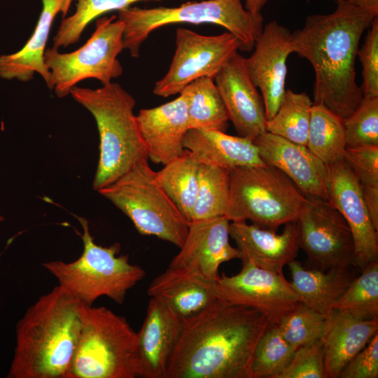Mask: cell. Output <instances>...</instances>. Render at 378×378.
I'll return each instance as SVG.
<instances>
[{"instance_id": "34", "label": "cell", "mask_w": 378, "mask_h": 378, "mask_svg": "<svg viewBox=\"0 0 378 378\" xmlns=\"http://www.w3.org/2000/svg\"><path fill=\"white\" fill-rule=\"evenodd\" d=\"M295 351L283 337L278 325L270 324L253 351V378H277L290 362Z\"/></svg>"}, {"instance_id": "25", "label": "cell", "mask_w": 378, "mask_h": 378, "mask_svg": "<svg viewBox=\"0 0 378 378\" xmlns=\"http://www.w3.org/2000/svg\"><path fill=\"white\" fill-rule=\"evenodd\" d=\"M42 10L32 35L18 52L0 56V77L27 82L38 73L49 89L51 74L44 62V53L52 24L61 13L64 0H41Z\"/></svg>"}, {"instance_id": "45", "label": "cell", "mask_w": 378, "mask_h": 378, "mask_svg": "<svg viewBox=\"0 0 378 378\" xmlns=\"http://www.w3.org/2000/svg\"><path fill=\"white\" fill-rule=\"evenodd\" d=\"M182 1H186V0H182Z\"/></svg>"}, {"instance_id": "39", "label": "cell", "mask_w": 378, "mask_h": 378, "mask_svg": "<svg viewBox=\"0 0 378 378\" xmlns=\"http://www.w3.org/2000/svg\"><path fill=\"white\" fill-rule=\"evenodd\" d=\"M357 57L361 62L363 98L378 97V18H374L368 29L364 43Z\"/></svg>"}, {"instance_id": "18", "label": "cell", "mask_w": 378, "mask_h": 378, "mask_svg": "<svg viewBox=\"0 0 378 378\" xmlns=\"http://www.w3.org/2000/svg\"><path fill=\"white\" fill-rule=\"evenodd\" d=\"M230 223L225 216L190 222L186 239L169 267L192 270L216 282L222 263L242 258L238 248L230 242Z\"/></svg>"}, {"instance_id": "33", "label": "cell", "mask_w": 378, "mask_h": 378, "mask_svg": "<svg viewBox=\"0 0 378 378\" xmlns=\"http://www.w3.org/2000/svg\"><path fill=\"white\" fill-rule=\"evenodd\" d=\"M142 1L163 0H77L74 13L62 20L53 38V47L59 49L76 43L92 20L108 12L120 10Z\"/></svg>"}, {"instance_id": "1", "label": "cell", "mask_w": 378, "mask_h": 378, "mask_svg": "<svg viewBox=\"0 0 378 378\" xmlns=\"http://www.w3.org/2000/svg\"><path fill=\"white\" fill-rule=\"evenodd\" d=\"M270 324L252 308L217 299L183 320L166 378H253V351Z\"/></svg>"}, {"instance_id": "6", "label": "cell", "mask_w": 378, "mask_h": 378, "mask_svg": "<svg viewBox=\"0 0 378 378\" xmlns=\"http://www.w3.org/2000/svg\"><path fill=\"white\" fill-rule=\"evenodd\" d=\"M137 333L105 307L82 302L81 328L69 378L141 377Z\"/></svg>"}, {"instance_id": "28", "label": "cell", "mask_w": 378, "mask_h": 378, "mask_svg": "<svg viewBox=\"0 0 378 378\" xmlns=\"http://www.w3.org/2000/svg\"><path fill=\"white\" fill-rule=\"evenodd\" d=\"M200 166L197 159L185 149L156 172L160 186L190 223L197 192Z\"/></svg>"}, {"instance_id": "30", "label": "cell", "mask_w": 378, "mask_h": 378, "mask_svg": "<svg viewBox=\"0 0 378 378\" xmlns=\"http://www.w3.org/2000/svg\"><path fill=\"white\" fill-rule=\"evenodd\" d=\"M313 104L307 93L286 90L277 111L266 121V131L306 146Z\"/></svg>"}, {"instance_id": "15", "label": "cell", "mask_w": 378, "mask_h": 378, "mask_svg": "<svg viewBox=\"0 0 378 378\" xmlns=\"http://www.w3.org/2000/svg\"><path fill=\"white\" fill-rule=\"evenodd\" d=\"M245 63L249 76L260 91L266 121L271 119L286 92V61L293 52L291 32L273 20L266 24Z\"/></svg>"}, {"instance_id": "26", "label": "cell", "mask_w": 378, "mask_h": 378, "mask_svg": "<svg viewBox=\"0 0 378 378\" xmlns=\"http://www.w3.org/2000/svg\"><path fill=\"white\" fill-rule=\"evenodd\" d=\"M288 265L291 286L301 302L326 318L354 279L349 267L321 270L304 267L295 259Z\"/></svg>"}, {"instance_id": "44", "label": "cell", "mask_w": 378, "mask_h": 378, "mask_svg": "<svg viewBox=\"0 0 378 378\" xmlns=\"http://www.w3.org/2000/svg\"><path fill=\"white\" fill-rule=\"evenodd\" d=\"M4 217L0 214V225L4 222Z\"/></svg>"}, {"instance_id": "11", "label": "cell", "mask_w": 378, "mask_h": 378, "mask_svg": "<svg viewBox=\"0 0 378 378\" xmlns=\"http://www.w3.org/2000/svg\"><path fill=\"white\" fill-rule=\"evenodd\" d=\"M176 49L166 74L154 85L153 93L168 97L179 94L191 82L203 77L214 79L241 44L232 34L206 36L188 29L176 31Z\"/></svg>"}, {"instance_id": "35", "label": "cell", "mask_w": 378, "mask_h": 378, "mask_svg": "<svg viewBox=\"0 0 378 378\" xmlns=\"http://www.w3.org/2000/svg\"><path fill=\"white\" fill-rule=\"evenodd\" d=\"M344 160L358 181L372 222L378 230V146L346 148Z\"/></svg>"}, {"instance_id": "3", "label": "cell", "mask_w": 378, "mask_h": 378, "mask_svg": "<svg viewBox=\"0 0 378 378\" xmlns=\"http://www.w3.org/2000/svg\"><path fill=\"white\" fill-rule=\"evenodd\" d=\"M82 302L60 286L41 296L16 326L8 378H69Z\"/></svg>"}, {"instance_id": "4", "label": "cell", "mask_w": 378, "mask_h": 378, "mask_svg": "<svg viewBox=\"0 0 378 378\" xmlns=\"http://www.w3.org/2000/svg\"><path fill=\"white\" fill-rule=\"evenodd\" d=\"M70 94L94 117L99 136V156L92 188L111 184L138 161L148 158L136 115L134 98L118 83L97 89L74 86Z\"/></svg>"}, {"instance_id": "20", "label": "cell", "mask_w": 378, "mask_h": 378, "mask_svg": "<svg viewBox=\"0 0 378 378\" xmlns=\"http://www.w3.org/2000/svg\"><path fill=\"white\" fill-rule=\"evenodd\" d=\"M183 326V320L167 304L150 298L146 316L137 333L141 377L166 378Z\"/></svg>"}, {"instance_id": "41", "label": "cell", "mask_w": 378, "mask_h": 378, "mask_svg": "<svg viewBox=\"0 0 378 378\" xmlns=\"http://www.w3.org/2000/svg\"><path fill=\"white\" fill-rule=\"evenodd\" d=\"M375 18L378 15V0H346Z\"/></svg>"}, {"instance_id": "43", "label": "cell", "mask_w": 378, "mask_h": 378, "mask_svg": "<svg viewBox=\"0 0 378 378\" xmlns=\"http://www.w3.org/2000/svg\"><path fill=\"white\" fill-rule=\"evenodd\" d=\"M73 0H64V4L62 6V8L61 10V13L62 14L63 18L67 14L68 10L69 9V7L71 4V2Z\"/></svg>"}, {"instance_id": "7", "label": "cell", "mask_w": 378, "mask_h": 378, "mask_svg": "<svg viewBox=\"0 0 378 378\" xmlns=\"http://www.w3.org/2000/svg\"><path fill=\"white\" fill-rule=\"evenodd\" d=\"M82 229L80 256L73 262L49 261L43 266L58 281L59 286L87 305L107 297L122 304L129 290L146 276L145 270L130 262L127 255H118L120 246H102L95 243L88 220L76 216Z\"/></svg>"}, {"instance_id": "32", "label": "cell", "mask_w": 378, "mask_h": 378, "mask_svg": "<svg viewBox=\"0 0 378 378\" xmlns=\"http://www.w3.org/2000/svg\"><path fill=\"white\" fill-rule=\"evenodd\" d=\"M333 306L361 319L378 318V261L367 265Z\"/></svg>"}, {"instance_id": "12", "label": "cell", "mask_w": 378, "mask_h": 378, "mask_svg": "<svg viewBox=\"0 0 378 378\" xmlns=\"http://www.w3.org/2000/svg\"><path fill=\"white\" fill-rule=\"evenodd\" d=\"M296 223L300 248L307 255V267L326 270L353 266L351 232L328 200L306 195Z\"/></svg>"}, {"instance_id": "8", "label": "cell", "mask_w": 378, "mask_h": 378, "mask_svg": "<svg viewBox=\"0 0 378 378\" xmlns=\"http://www.w3.org/2000/svg\"><path fill=\"white\" fill-rule=\"evenodd\" d=\"M295 184L275 167H241L229 170L225 216L231 222L252 224L276 231L296 221L305 201Z\"/></svg>"}, {"instance_id": "5", "label": "cell", "mask_w": 378, "mask_h": 378, "mask_svg": "<svg viewBox=\"0 0 378 378\" xmlns=\"http://www.w3.org/2000/svg\"><path fill=\"white\" fill-rule=\"evenodd\" d=\"M124 24L123 46L134 57L154 30L176 23L214 24L225 28L240 41L241 50L251 51L263 29L261 13L253 14L241 0L188 1L177 7L143 8L129 6L118 10Z\"/></svg>"}, {"instance_id": "14", "label": "cell", "mask_w": 378, "mask_h": 378, "mask_svg": "<svg viewBox=\"0 0 378 378\" xmlns=\"http://www.w3.org/2000/svg\"><path fill=\"white\" fill-rule=\"evenodd\" d=\"M329 202L342 214L352 234L353 266L360 270L378 261V230L372 222L358 181L343 159L330 166Z\"/></svg>"}, {"instance_id": "19", "label": "cell", "mask_w": 378, "mask_h": 378, "mask_svg": "<svg viewBox=\"0 0 378 378\" xmlns=\"http://www.w3.org/2000/svg\"><path fill=\"white\" fill-rule=\"evenodd\" d=\"M136 119L148 158L153 163L164 165L184 152L183 142L189 127L187 100L183 92L172 101L141 109Z\"/></svg>"}, {"instance_id": "23", "label": "cell", "mask_w": 378, "mask_h": 378, "mask_svg": "<svg viewBox=\"0 0 378 378\" xmlns=\"http://www.w3.org/2000/svg\"><path fill=\"white\" fill-rule=\"evenodd\" d=\"M377 332L378 318L361 319L332 309L321 338L327 378H339L344 368Z\"/></svg>"}, {"instance_id": "40", "label": "cell", "mask_w": 378, "mask_h": 378, "mask_svg": "<svg viewBox=\"0 0 378 378\" xmlns=\"http://www.w3.org/2000/svg\"><path fill=\"white\" fill-rule=\"evenodd\" d=\"M340 378L378 377V332L344 368Z\"/></svg>"}, {"instance_id": "24", "label": "cell", "mask_w": 378, "mask_h": 378, "mask_svg": "<svg viewBox=\"0 0 378 378\" xmlns=\"http://www.w3.org/2000/svg\"><path fill=\"white\" fill-rule=\"evenodd\" d=\"M183 145L200 163L227 170L266 165L253 140L219 130L190 129L183 139Z\"/></svg>"}, {"instance_id": "22", "label": "cell", "mask_w": 378, "mask_h": 378, "mask_svg": "<svg viewBox=\"0 0 378 378\" xmlns=\"http://www.w3.org/2000/svg\"><path fill=\"white\" fill-rule=\"evenodd\" d=\"M147 293L183 320L205 309L217 299L216 282L186 268L169 267L149 285Z\"/></svg>"}, {"instance_id": "13", "label": "cell", "mask_w": 378, "mask_h": 378, "mask_svg": "<svg viewBox=\"0 0 378 378\" xmlns=\"http://www.w3.org/2000/svg\"><path fill=\"white\" fill-rule=\"evenodd\" d=\"M241 260L239 273L219 276L216 281L218 299L252 308L270 324H278L301 302L298 295L282 272L259 267L248 259Z\"/></svg>"}, {"instance_id": "37", "label": "cell", "mask_w": 378, "mask_h": 378, "mask_svg": "<svg viewBox=\"0 0 378 378\" xmlns=\"http://www.w3.org/2000/svg\"><path fill=\"white\" fill-rule=\"evenodd\" d=\"M344 124L346 148L378 146V97L363 98Z\"/></svg>"}, {"instance_id": "42", "label": "cell", "mask_w": 378, "mask_h": 378, "mask_svg": "<svg viewBox=\"0 0 378 378\" xmlns=\"http://www.w3.org/2000/svg\"><path fill=\"white\" fill-rule=\"evenodd\" d=\"M268 1L270 0H244V8L253 14H258ZM334 1L337 2L342 0Z\"/></svg>"}, {"instance_id": "9", "label": "cell", "mask_w": 378, "mask_h": 378, "mask_svg": "<svg viewBox=\"0 0 378 378\" xmlns=\"http://www.w3.org/2000/svg\"><path fill=\"white\" fill-rule=\"evenodd\" d=\"M97 192L125 214L140 234L178 248L183 245L190 222L160 186L148 159L140 160Z\"/></svg>"}, {"instance_id": "17", "label": "cell", "mask_w": 378, "mask_h": 378, "mask_svg": "<svg viewBox=\"0 0 378 378\" xmlns=\"http://www.w3.org/2000/svg\"><path fill=\"white\" fill-rule=\"evenodd\" d=\"M214 80L239 136L253 140L265 132L263 99L249 76L245 57L235 52Z\"/></svg>"}, {"instance_id": "21", "label": "cell", "mask_w": 378, "mask_h": 378, "mask_svg": "<svg viewBox=\"0 0 378 378\" xmlns=\"http://www.w3.org/2000/svg\"><path fill=\"white\" fill-rule=\"evenodd\" d=\"M229 232L241 253V260L248 259L259 267L276 272H282L300 249L296 221L285 224L281 234L246 221L231 222Z\"/></svg>"}, {"instance_id": "2", "label": "cell", "mask_w": 378, "mask_h": 378, "mask_svg": "<svg viewBox=\"0 0 378 378\" xmlns=\"http://www.w3.org/2000/svg\"><path fill=\"white\" fill-rule=\"evenodd\" d=\"M374 18L342 0L331 13L309 15L304 27L291 33L293 52L308 60L314 71L313 103L343 119L363 98L355 62L361 36Z\"/></svg>"}, {"instance_id": "27", "label": "cell", "mask_w": 378, "mask_h": 378, "mask_svg": "<svg viewBox=\"0 0 378 378\" xmlns=\"http://www.w3.org/2000/svg\"><path fill=\"white\" fill-rule=\"evenodd\" d=\"M181 92L186 97L189 130L226 132L229 119L213 78H198Z\"/></svg>"}, {"instance_id": "36", "label": "cell", "mask_w": 378, "mask_h": 378, "mask_svg": "<svg viewBox=\"0 0 378 378\" xmlns=\"http://www.w3.org/2000/svg\"><path fill=\"white\" fill-rule=\"evenodd\" d=\"M277 325L283 337L295 350L321 340L327 318L300 302Z\"/></svg>"}, {"instance_id": "16", "label": "cell", "mask_w": 378, "mask_h": 378, "mask_svg": "<svg viewBox=\"0 0 378 378\" xmlns=\"http://www.w3.org/2000/svg\"><path fill=\"white\" fill-rule=\"evenodd\" d=\"M266 165L284 174L304 195L328 200L330 169L309 148L265 132L253 139Z\"/></svg>"}, {"instance_id": "29", "label": "cell", "mask_w": 378, "mask_h": 378, "mask_svg": "<svg viewBox=\"0 0 378 378\" xmlns=\"http://www.w3.org/2000/svg\"><path fill=\"white\" fill-rule=\"evenodd\" d=\"M306 146L328 166L343 160L346 149L344 119L314 104Z\"/></svg>"}, {"instance_id": "10", "label": "cell", "mask_w": 378, "mask_h": 378, "mask_svg": "<svg viewBox=\"0 0 378 378\" xmlns=\"http://www.w3.org/2000/svg\"><path fill=\"white\" fill-rule=\"evenodd\" d=\"M123 30L124 24L116 15L100 18L91 36L78 49L67 53L53 46L46 50L44 62L51 74V90L57 97H66L85 79L95 78L106 85L122 75L118 55L124 49Z\"/></svg>"}, {"instance_id": "31", "label": "cell", "mask_w": 378, "mask_h": 378, "mask_svg": "<svg viewBox=\"0 0 378 378\" xmlns=\"http://www.w3.org/2000/svg\"><path fill=\"white\" fill-rule=\"evenodd\" d=\"M229 170L200 163L198 187L191 221L225 216L228 198Z\"/></svg>"}, {"instance_id": "38", "label": "cell", "mask_w": 378, "mask_h": 378, "mask_svg": "<svg viewBox=\"0 0 378 378\" xmlns=\"http://www.w3.org/2000/svg\"><path fill=\"white\" fill-rule=\"evenodd\" d=\"M277 378H327L321 340L295 349L290 362Z\"/></svg>"}]
</instances>
